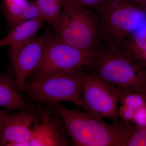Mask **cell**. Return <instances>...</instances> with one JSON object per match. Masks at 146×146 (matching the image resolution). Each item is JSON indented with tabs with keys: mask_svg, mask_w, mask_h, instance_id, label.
Returning <instances> with one entry per match:
<instances>
[{
	"mask_svg": "<svg viewBox=\"0 0 146 146\" xmlns=\"http://www.w3.org/2000/svg\"><path fill=\"white\" fill-rule=\"evenodd\" d=\"M95 11L102 21L103 45L119 47L146 24V10L133 0H105Z\"/></svg>",
	"mask_w": 146,
	"mask_h": 146,
	"instance_id": "obj_4",
	"label": "cell"
},
{
	"mask_svg": "<svg viewBox=\"0 0 146 146\" xmlns=\"http://www.w3.org/2000/svg\"><path fill=\"white\" fill-rule=\"evenodd\" d=\"M66 0H34L40 17L52 26L55 24L63 10Z\"/></svg>",
	"mask_w": 146,
	"mask_h": 146,
	"instance_id": "obj_16",
	"label": "cell"
},
{
	"mask_svg": "<svg viewBox=\"0 0 146 146\" xmlns=\"http://www.w3.org/2000/svg\"><path fill=\"white\" fill-rule=\"evenodd\" d=\"M84 71L118 89L146 98V69L126 55L117 47L104 45Z\"/></svg>",
	"mask_w": 146,
	"mask_h": 146,
	"instance_id": "obj_3",
	"label": "cell"
},
{
	"mask_svg": "<svg viewBox=\"0 0 146 146\" xmlns=\"http://www.w3.org/2000/svg\"><path fill=\"white\" fill-rule=\"evenodd\" d=\"M7 113L5 110L2 109L1 108H0V136L1 135L2 132L4 119Z\"/></svg>",
	"mask_w": 146,
	"mask_h": 146,
	"instance_id": "obj_20",
	"label": "cell"
},
{
	"mask_svg": "<svg viewBox=\"0 0 146 146\" xmlns=\"http://www.w3.org/2000/svg\"><path fill=\"white\" fill-rule=\"evenodd\" d=\"M138 5L146 10V0H133Z\"/></svg>",
	"mask_w": 146,
	"mask_h": 146,
	"instance_id": "obj_21",
	"label": "cell"
},
{
	"mask_svg": "<svg viewBox=\"0 0 146 146\" xmlns=\"http://www.w3.org/2000/svg\"><path fill=\"white\" fill-rule=\"evenodd\" d=\"M46 35L35 36L23 46L9 49L10 59L16 86L18 91L23 92L29 77L37 69L44 55Z\"/></svg>",
	"mask_w": 146,
	"mask_h": 146,
	"instance_id": "obj_8",
	"label": "cell"
},
{
	"mask_svg": "<svg viewBox=\"0 0 146 146\" xmlns=\"http://www.w3.org/2000/svg\"><path fill=\"white\" fill-rule=\"evenodd\" d=\"M118 48L146 69V24L132 33Z\"/></svg>",
	"mask_w": 146,
	"mask_h": 146,
	"instance_id": "obj_14",
	"label": "cell"
},
{
	"mask_svg": "<svg viewBox=\"0 0 146 146\" xmlns=\"http://www.w3.org/2000/svg\"><path fill=\"white\" fill-rule=\"evenodd\" d=\"M58 39L76 48L98 51L104 44L100 17L96 11L66 0L53 26Z\"/></svg>",
	"mask_w": 146,
	"mask_h": 146,
	"instance_id": "obj_2",
	"label": "cell"
},
{
	"mask_svg": "<svg viewBox=\"0 0 146 146\" xmlns=\"http://www.w3.org/2000/svg\"><path fill=\"white\" fill-rule=\"evenodd\" d=\"M44 23L43 19L39 17L18 24L0 39V48L8 46L9 49H16L23 46L35 37Z\"/></svg>",
	"mask_w": 146,
	"mask_h": 146,
	"instance_id": "obj_12",
	"label": "cell"
},
{
	"mask_svg": "<svg viewBox=\"0 0 146 146\" xmlns=\"http://www.w3.org/2000/svg\"><path fill=\"white\" fill-rule=\"evenodd\" d=\"M44 55L41 63L33 73V79L72 69H86L100 51L76 48L58 39L53 34L46 35Z\"/></svg>",
	"mask_w": 146,
	"mask_h": 146,
	"instance_id": "obj_6",
	"label": "cell"
},
{
	"mask_svg": "<svg viewBox=\"0 0 146 146\" xmlns=\"http://www.w3.org/2000/svg\"><path fill=\"white\" fill-rule=\"evenodd\" d=\"M27 108L13 113H7L3 122L0 146H25L41 119L39 110Z\"/></svg>",
	"mask_w": 146,
	"mask_h": 146,
	"instance_id": "obj_9",
	"label": "cell"
},
{
	"mask_svg": "<svg viewBox=\"0 0 146 146\" xmlns=\"http://www.w3.org/2000/svg\"><path fill=\"white\" fill-rule=\"evenodd\" d=\"M132 123L137 128L146 127V104L137 112Z\"/></svg>",
	"mask_w": 146,
	"mask_h": 146,
	"instance_id": "obj_19",
	"label": "cell"
},
{
	"mask_svg": "<svg viewBox=\"0 0 146 146\" xmlns=\"http://www.w3.org/2000/svg\"><path fill=\"white\" fill-rule=\"evenodd\" d=\"M127 146H146V127L136 128Z\"/></svg>",
	"mask_w": 146,
	"mask_h": 146,
	"instance_id": "obj_17",
	"label": "cell"
},
{
	"mask_svg": "<svg viewBox=\"0 0 146 146\" xmlns=\"http://www.w3.org/2000/svg\"><path fill=\"white\" fill-rule=\"evenodd\" d=\"M42 123L36 126L25 146H66L72 145L70 139L61 122H53L42 109Z\"/></svg>",
	"mask_w": 146,
	"mask_h": 146,
	"instance_id": "obj_10",
	"label": "cell"
},
{
	"mask_svg": "<svg viewBox=\"0 0 146 146\" xmlns=\"http://www.w3.org/2000/svg\"><path fill=\"white\" fill-rule=\"evenodd\" d=\"M83 69L57 72L27 81L24 93L32 99L48 104L69 102L83 108L81 84Z\"/></svg>",
	"mask_w": 146,
	"mask_h": 146,
	"instance_id": "obj_5",
	"label": "cell"
},
{
	"mask_svg": "<svg viewBox=\"0 0 146 146\" xmlns=\"http://www.w3.org/2000/svg\"><path fill=\"white\" fill-rule=\"evenodd\" d=\"M48 105L60 119L74 146H127L136 128L122 120L109 123L84 110L71 109L61 103Z\"/></svg>",
	"mask_w": 146,
	"mask_h": 146,
	"instance_id": "obj_1",
	"label": "cell"
},
{
	"mask_svg": "<svg viewBox=\"0 0 146 146\" xmlns=\"http://www.w3.org/2000/svg\"><path fill=\"white\" fill-rule=\"evenodd\" d=\"M5 11L7 21L12 28L20 23L40 17L34 2L27 0H5Z\"/></svg>",
	"mask_w": 146,
	"mask_h": 146,
	"instance_id": "obj_13",
	"label": "cell"
},
{
	"mask_svg": "<svg viewBox=\"0 0 146 146\" xmlns=\"http://www.w3.org/2000/svg\"><path fill=\"white\" fill-rule=\"evenodd\" d=\"M20 93L9 65L5 70L0 72V108L15 112L27 108H39L27 103Z\"/></svg>",
	"mask_w": 146,
	"mask_h": 146,
	"instance_id": "obj_11",
	"label": "cell"
},
{
	"mask_svg": "<svg viewBox=\"0 0 146 146\" xmlns=\"http://www.w3.org/2000/svg\"><path fill=\"white\" fill-rule=\"evenodd\" d=\"M76 4L85 8L96 10L105 0H70Z\"/></svg>",
	"mask_w": 146,
	"mask_h": 146,
	"instance_id": "obj_18",
	"label": "cell"
},
{
	"mask_svg": "<svg viewBox=\"0 0 146 146\" xmlns=\"http://www.w3.org/2000/svg\"><path fill=\"white\" fill-rule=\"evenodd\" d=\"M83 110L98 119L119 121V89L97 76L84 71L81 84Z\"/></svg>",
	"mask_w": 146,
	"mask_h": 146,
	"instance_id": "obj_7",
	"label": "cell"
},
{
	"mask_svg": "<svg viewBox=\"0 0 146 146\" xmlns=\"http://www.w3.org/2000/svg\"><path fill=\"white\" fill-rule=\"evenodd\" d=\"M118 89L119 117L132 123L137 112L146 104V98L137 93Z\"/></svg>",
	"mask_w": 146,
	"mask_h": 146,
	"instance_id": "obj_15",
	"label": "cell"
}]
</instances>
